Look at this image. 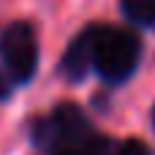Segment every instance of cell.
<instances>
[{
    "mask_svg": "<svg viewBox=\"0 0 155 155\" xmlns=\"http://www.w3.org/2000/svg\"><path fill=\"white\" fill-rule=\"evenodd\" d=\"M142 57V41L128 27L98 25L95 49H93V71L106 84H125Z\"/></svg>",
    "mask_w": 155,
    "mask_h": 155,
    "instance_id": "6da1fadb",
    "label": "cell"
},
{
    "mask_svg": "<svg viewBox=\"0 0 155 155\" xmlns=\"http://www.w3.org/2000/svg\"><path fill=\"white\" fill-rule=\"evenodd\" d=\"M0 60L5 65V74L16 84L33 79L38 68V41L35 30L27 22H11L0 33Z\"/></svg>",
    "mask_w": 155,
    "mask_h": 155,
    "instance_id": "7a4b0ae2",
    "label": "cell"
},
{
    "mask_svg": "<svg viewBox=\"0 0 155 155\" xmlns=\"http://www.w3.org/2000/svg\"><path fill=\"white\" fill-rule=\"evenodd\" d=\"M84 134H93V125L84 117V112L74 104H60L57 109H52V114L38 120L33 128L35 144H41L46 150H54L57 144H65V142L79 139Z\"/></svg>",
    "mask_w": 155,
    "mask_h": 155,
    "instance_id": "3957f363",
    "label": "cell"
},
{
    "mask_svg": "<svg viewBox=\"0 0 155 155\" xmlns=\"http://www.w3.org/2000/svg\"><path fill=\"white\" fill-rule=\"evenodd\" d=\"M95 35H98V25H90L87 30H82L65 49L63 60H60V74L68 82H82L90 71H93V49H95Z\"/></svg>",
    "mask_w": 155,
    "mask_h": 155,
    "instance_id": "277c9868",
    "label": "cell"
},
{
    "mask_svg": "<svg viewBox=\"0 0 155 155\" xmlns=\"http://www.w3.org/2000/svg\"><path fill=\"white\" fill-rule=\"evenodd\" d=\"M109 147H112V142L93 131V134H84L65 144H57L54 150H49V155H109Z\"/></svg>",
    "mask_w": 155,
    "mask_h": 155,
    "instance_id": "5b68a950",
    "label": "cell"
},
{
    "mask_svg": "<svg viewBox=\"0 0 155 155\" xmlns=\"http://www.w3.org/2000/svg\"><path fill=\"white\" fill-rule=\"evenodd\" d=\"M128 22L139 27H155V0H120Z\"/></svg>",
    "mask_w": 155,
    "mask_h": 155,
    "instance_id": "8992f818",
    "label": "cell"
},
{
    "mask_svg": "<svg viewBox=\"0 0 155 155\" xmlns=\"http://www.w3.org/2000/svg\"><path fill=\"white\" fill-rule=\"evenodd\" d=\"M114 155H150V147H147L142 139H128V142H123V144L117 147Z\"/></svg>",
    "mask_w": 155,
    "mask_h": 155,
    "instance_id": "52a82bcc",
    "label": "cell"
},
{
    "mask_svg": "<svg viewBox=\"0 0 155 155\" xmlns=\"http://www.w3.org/2000/svg\"><path fill=\"white\" fill-rule=\"evenodd\" d=\"M11 82H14V79L0 71V101H8V95H11Z\"/></svg>",
    "mask_w": 155,
    "mask_h": 155,
    "instance_id": "ba28073f",
    "label": "cell"
},
{
    "mask_svg": "<svg viewBox=\"0 0 155 155\" xmlns=\"http://www.w3.org/2000/svg\"><path fill=\"white\" fill-rule=\"evenodd\" d=\"M153 125H155V112H153Z\"/></svg>",
    "mask_w": 155,
    "mask_h": 155,
    "instance_id": "9c48e42d",
    "label": "cell"
}]
</instances>
